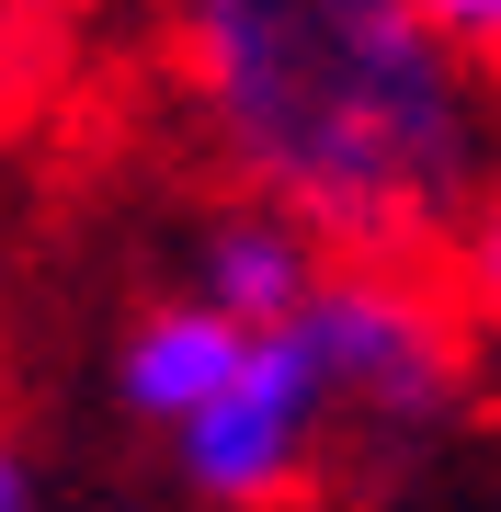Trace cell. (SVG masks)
Here are the masks:
<instances>
[{
	"instance_id": "6da1fadb",
	"label": "cell",
	"mask_w": 501,
	"mask_h": 512,
	"mask_svg": "<svg viewBox=\"0 0 501 512\" xmlns=\"http://www.w3.org/2000/svg\"><path fill=\"white\" fill-rule=\"evenodd\" d=\"M160 92L228 194L331 251H445L501 160V80L422 0H160Z\"/></svg>"
},
{
	"instance_id": "7a4b0ae2",
	"label": "cell",
	"mask_w": 501,
	"mask_h": 512,
	"mask_svg": "<svg viewBox=\"0 0 501 512\" xmlns=\"http://www.w3.org/2000/svg\"><path fill=\"white\" fill-rule=\"evenodd\" d=\"M331 410L365 456H422L479 399V308L456 296L445 251H331L319 296L297 308Z\"/></svg>"
},
{
	"instance_id": "3957f363",
	"label": "cell",
	"mask_w": 501,
	"mask_h": 512,
	"mask_svg": "<svg viewBox=\"0 0 501 512\" xmlns=\"http://www.w3.org/2000/svg\"><path fill=\"white\" fill-rule=\"evenodd\" d=\"M171 478L205 501V512H285L319 478V456L342 444V410H331V376H319L308 330L274 319L240 342V365L217 376V399L194 421H171Z\"/></svg>"
},
{
	"instance_id": "277c9868",
	"label": "cell",
	"mask_w": 501,
	"mask_h": 512,
	"mask_svg": "<svg viewBox=\"0 0 501 512\" xmlns=\"http://www.w3.org/2000/svg\"><path fill=\"white\" fill-rule=\"evenodd\" d=\"M240 342H251V319H228L217 296L171 285V296H149V308L114 330V399L149 421V433H171V421H194L217 399V376L240 365Z\"/></svg>"
},
{
	"instance_id": "5b68a950",
	"label": "cell",
	"mask_w": 501,
	"mask_h": 512,
	"mask_svg": "<svg viewBox=\"0 0 501 512\" xmlns=\"http://www.w3.org/2000/svg\"><path fill=\"white\" fill-rule=\"evenodd\" d=\"M319 274H331V239H308L285 205H251V194H228L217 217L194 228V251H183V285L194 296H217L228 319H251V330H274V319H297Z\"/></svg>"
},
{
	"instance_id": "8992f818",
	"label": "cell",
	"mask_w": 501,
	"mask_h": 512,
	"mask_svg": "<svg viewBox=\"0 0 501 512\" xmlns=\"http://www.w3.org/2000/svg\"><path fill=\"white\" fill-rule=\"evenodd\" d=\"M445 274H456L467 308H479V330L501 342V160L479 171V194H467V217H456V239H445Z\"/></svg>"
},
{
	"instance_id": "52a82bcc",
	"label": "cell",
	"mask_w": 501,
	"mask_h": 512,
	"mask_svg": "<svg viewBox=\"0 0 501 512\" xmlns=\"http://www.w3.org/2000/svg\"><path fill=\"white\" fill-rule=\"evenodd\" d=\"M433 23H445V46L456 57H479V69L501 80V0H422Z\"/></svg>"
},
{
	"instance_id": "ba28073f",
	"label": "cell",
	"mask_w": 501,
	"mask_h": 512,
	"mask_svg": "<svg viewBox=\"0 0 501 512\" xmlns=\"http://www.w3.org/2000/svg\"><path fill=\"white\" fill-rule=\"evenodd\" d=\"M0 512H35V456L0 433Z\"/></svg>"
},
{
	"instance_id": "9c48e42d",
	"label": "cell",
	"mask_w": 501,
	"mask_h": 512,
	"mask_svg": "<svg viewBox=\"0 0 501 512\" xmlns=\"http://www.w3.org/2000/svg\"><path fill=\"white\" fill-rule=\"evenodd\" d=\"M23 46H35V0H0V69H12Z\"/></svg>"
}]
</instances>
